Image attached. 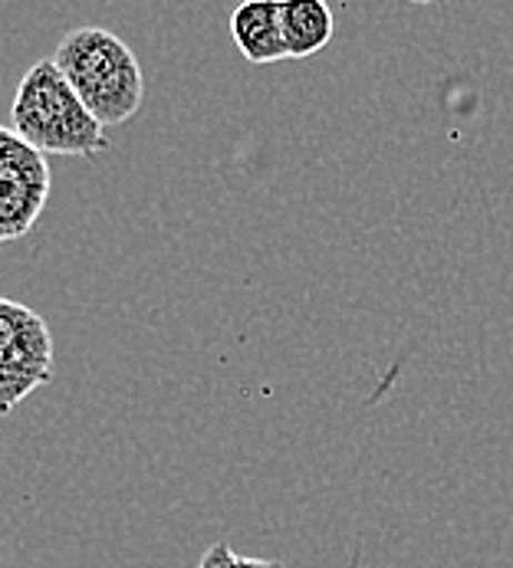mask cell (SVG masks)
I'll list each match as a JSON object with an SVG mask.
<instances>
[{
    "label": "cell",
    "mask_w": 513,
    "mask_h": 568,
    "mask_svg": "<svg viewBox=\"0 0 513 568\" xmlns=\"http://www.w3.org/2000/svg\"><path fill=\"white\" fill-rule=\"evenodd\" d=\"M231 40L244 53L248 63L270 67L286 60L280 0H244L231 13Z\"/></svg>",
    "instance_id": "5"
},
{
    "label": "cell",
    "mask_w": 513,
    "mask_h": 568,
    "mask_svg": "<svg viewBox=\"0 0 513 568\" xmlns=\"http://www.w3.org/2000/svg\"><path fill=\"white\" fill-rule=\"evenodd\" d=\"M10 132L40 155L89 159L109 149L102 125L63 80L53 57L23 73L10 102Z\"/></svg>",
    "instance_id": "2"
},
{
    "label": "cell",
    "mask_w": 513,
    "mask_h": 568,
    "mask_svg": "<svg viewBox=\"0 0 513 568\" xmlns=\"http://www.w3.org/2000/svg\"><path fill=\"white\" fill-rule=\"evenodd\" d=\"M198 568H286L283 562H273V559H248V556H238L228 542H214L204 556Z\"/></svg>",
    "instance_id": "7"
},
{
    "label": "cell",
    "mask_w": 513,
    "mask_h": 568,
    "mask_svg": "<svg viewBox=\"0 0 513 568\" xmlns=\"http://www.w3.org/2000/svg\"><path fill=\"white\" fill-rule=\"evenodd\" d=\"M280 23L286 60H306L330 47L336 17L326 0H280Z\"/></svg>",
    "instance_id": "6"
},
{
    "label": "cell",
    "mask_w": 513,
    "mask_h": 568,
    "mask_svg": "<svg viewBox=\"0 0 513 568\" xmlns=\"http://www.w3.org/2000/svg\"><path fill=\"white\" fill-rule=\"evenodd\" d=\"M53 63L99 125H122L145 102V77L132 47L105 27L70 30L57 43Z\"/></svg>",
    "instance_id": "1"
},
{
    "label": "cell",
    "mask_w": 513,
    "mask_h": 568,
    "mask_svg": "<svg viewBox=\"0 0 513 568\" xmlns=\"http://www.w3.org/2000/svg\"><path fill=\"white\" fill-rule=\"evenodd\" d=\"M50 184L47 155L17 139L0 159V244L20 241L33 231L47 207Z\"/></svg>",
    "instance_id": "4"
},
{
    "label": "cell",
    "mask_w": 513,
    "mask_h": 568,
    "mask_svg": "<svg viewBox=\"0 0 513 568\" xmlns=\"http://www.w3.org/2000/svg\"><path fill=\"white\" fill-rule=\"evenodd\" d=\"M13 142H17V135H13L10 129H3V125H0V159L10 152V145H13Z\"/></svg>",
    "instance_id": "8"
},
{
    "label": "cell",
    "mask_w": 513,
    "mask_h": 568,
    "mask_svg": "<svg viewBox=\"0 0 513 568\" xmlns=\"http://www.w3.org/2000/svg\"><path fill=\"white\" fill-rule=\"evenodd\" d=\"M53 382V335L40 313L0 296V417Z\"/></svg>",
    "instance_id": "3"
},
{
    "label": "cell",
    "mask_w": 513,
    "mask_h": 568,
    "mask_svg": "<svg viewBox=\"0 0 513 568\" xmlns=\"http://www.w3.org/2000/svg\"><path fill=\"white\" fill-rule=\"evenodd\" d=\"M409 3H434V0H409Z\"/></svg>",
    "instance_id": "9"
}]
</instances>
